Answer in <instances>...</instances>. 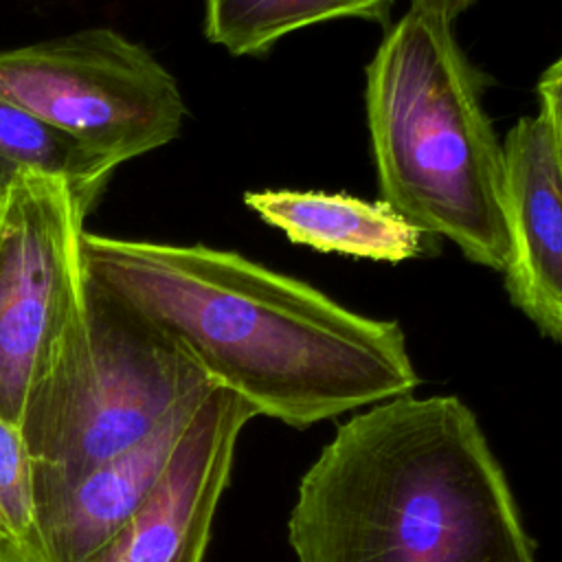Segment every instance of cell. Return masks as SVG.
<instances>
[{
    "instance_id": "cell-9",
    "label": "cell",
    "mask_w": 562,
    "mask_h": 562,
    "mask_svg": "<svg viewBox=\"0 0 562 562\" xmlns=\"http://www.w3.org/2000/svg\"><path fill=\"white\" fill-rule=\"evenodd\" d=\"M198 406L178 411L154 432L37 505L46 562H86L127 522L158 483Z\"/></svg>"
},
{
    "instance_id": "cell-13",
    "label": "cell",
    "mask_w": 562,
    "mask_h": 562,
    "mask_svg": "<svg viewBox=\"0 0 562 562\" xmlns=\"http://www.w3.org/2000/svg\"><path fill=\"white\" fill-rule=\"evenodd\" d=\"M0 562H46L33 463L18 426L0 419Z\"/></svg>"
},
{
    "instance_id": "cell-7",
    "label": "cell",
    "mask_w": 562,
    "mask_h": 562,
    "mask_svg": "<svg viewBox=\"0 0 562 562\" xmlns=\"http://www.w3.org/2000/svg\"><path fill=\"white\" fill-rule=\"evenodd\" d=\"M257 408L215 386L191 415L158 483L86 562H202L241 428Z\"/></svg>"
},
{
    "instance_id": "cell-10",
    "label": "cell",
    "mask_w": 562,
    "mask_h": 562,
    "mask_svg": "<svg viewBox=\"0 0 562 562\" xmlns=\"http://www.w3.org/2000/svg\"><path fill=\"white\" fill-rule=\"evenodd\" d=\"M244 204L292 244L353 259L400 263L424 250V235L382 200L347 193L266 189L248 191Z\"/></svg>"
},
{
    "instance_id": "cell-12",
    "label": "cell",
    "mask_w": 562,
    "mask_h": 562,
    "mask_svg": "<svg viewBox=\"0 0 562 562\" xmlns=\"http://www.w3.org/2000/svg\"><path fill=\"white\" fill-rule=\"evenodd\" d=\"M393 0H204V35L233 55H261L283 35L327 20L386 22Z\"/></svg>"
},
{
    "instance_id": "cell-4",
    "label": "cell",
    "mask_w": 562,
    "mask_h": 562,
    "mask_svg": "<svg viewBox=\"0 0 562 562\" xmlns=\"http://www.w3.org/2000/svg\"><path fill=\"white\" fill-rule=\"evenodd\" d=\"M88 281L86 314L35 380L20 424L37 505L217 386L180 342Z\"/></svg>"
},
{
    "instance_id": "cell-6",
    "label": "cell",
    "mask_w": 562,
    "mask_h": 562,
    "mask_svg": "<svg viewBox=\"0 0 562 562\" xmlns=\"http://www.w3.org/2000/svg\"><path fill=\"white\" fill-rule=\"evenodd\" d=\"M88 211L53 176L20 173L0 198V419L22 424L29 393L88 307Z\"/></svg>"
},
{
    "instance_id": "cell-2",
    "label": "cell",
    "mask_w": 562,
    "mask_h": 562,
    "mask_svg": "<svg viewBox=\"0 0 562 562\" xmlns=\"http://www.w3.org/2000/svg\"><path fill=\"white\" fill-rule=\"evenodd\" d=\"M296 562H536L505 472L454 395H400L336 428L288 518Z\"/></svg>"
},
{
    "instance_id": "cell-1",
    "label": "cell",
    "mask_w": 562,
    "mask_h": 562,
    "mask_svg": "<svg viewBox=\"0 0 562 562\" xmlns=\"http://www.w3.org/2000/svg\"><path fill=\"white\" fill-rule=\"evenodd\" d=\"M88 277L180 342L259 415L310 428L413 393L397 321L358 314L239 252L83 233Z\"/></svg>"
},
{
    "instance_id": "cell-5",
    "label": "cell",
    "mask_w": 562,
    "mask_h": 562,
    "mask_svg": "<svg viewBox=\"0 0 562 562\" xmlns=\"http://www.w3.org/2000/svg\"><path fill=\"white\" fill-rule=\"evenodd\" d=\"M0 97L116 167L171 143L187 114L176 77L110 26L0 50Z\"/></svg>"
},
{
    "instance_id": "cell-3",
    "label": "cell",
    "mask_w": 562,
    "mask_h": 562,
    "mask_svg": "<svg viewBox=\"0 0 562 562\" xmlns=\"http://www.w3.org/2000/svg\"><path fill=\"white\" fill-rule=\"evenodd\" d=\"M481 81L452 22L411 7L367 64V125L380 200L422 233L503 272L505 162Z\"/></svg>"
},
{
    "instance_id": "cell-8",
    "label": "cell",
    "mask_w": 562,
    "mask_h": 562,
    "mask_svg": "<svg viewBox=\"0 0 562 562\" xmlns=\"http://www.w3.org/2000/svg\"><path fill=\"white\" fill-rule=\"evenodd\" d=\"M503 162L505 290L544 338L562 345V151L540 112L509 127Z\"/></svg>"
},
{
    "instance_id": "cell-11",
    "label": "cell",
    "mask_w": 562,
    "mask_h": 562,
    "mask_svg": "<svg viewBox=\"0 0 562 562\" xmlns=\"http://www.w3.org/2000/svg\"><path fill=\"white\" fill-rule=\"evenodd\" d=\"M116 165L75 136L0 97V198L20 173L61 178L90 211Z\"/></svg>"
},
{
    "instance_id": "cell-14",
    "label": "cell",
    "mask_w": 562,
    "mask_h": 562,
    "mask_svg": "<svg viewBox=\"0 0 562 562\" xmlns=\"http://www.w3.org/2000/svg\"><path fill=\"white\" fill-rule=\"evenodd\" d=\"M536 92L540 101L538 112L549 123L562 151V55L540 75Z\"/></svg>"
},
{
    "instance_id": "cell-15",
    "label": "cell",
    "mask_w": 562,
    "mask_h": 562,
    "mask_svg": "<svg viewBox=\"0 0 562 562\" xmlns=\"http://www.w3.org/2000/svg\"><path fill=\"white\" fill-rule=\"evenodd\" d=\"M476 0H411V7H417L430 15L452 22L457 15L468 11Z\"/></svg>"
}]
</instances>
